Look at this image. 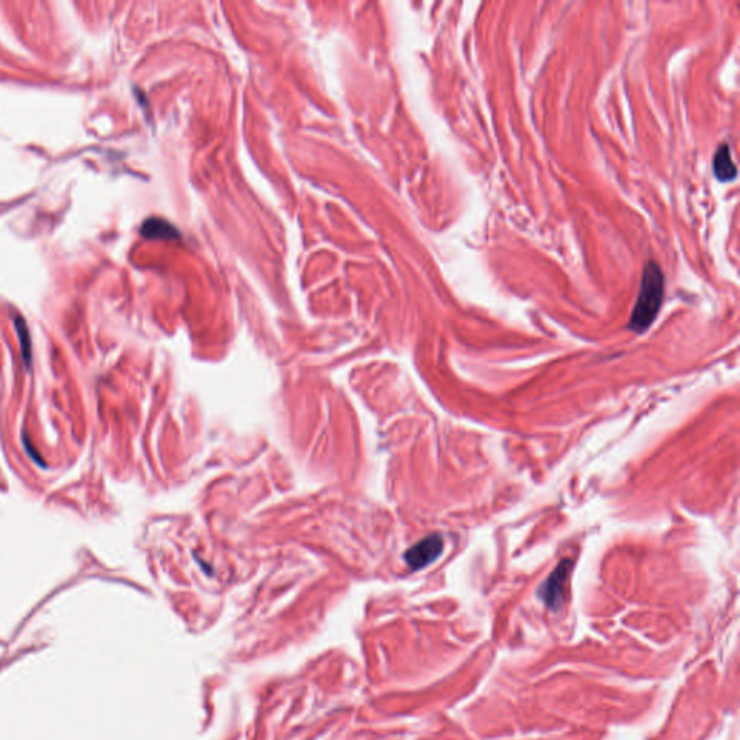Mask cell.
Wrapping results in <instances>:
<instances>
[{
    "mask_svg": "<svg viewBox=\"0 0 740 740\" xmlns=\"http://www.w3.org/2000/svg\"><path fill=\"white\" fill-rule=\"evenodd\" d=\"M665 281L661 267L655 260H649L640 279L639 294L629 320V330L644 333L655 321L664 300Z\"/></svg>",
    "mask_w": 740,
    "mask_h": 740,
    "instance_id": "cell-1",
    "label": "cell"
},
{
    "mask_svg": "<svg viewBox=\"0 0 740 740\" xmlns=\"http://www.w3.org/2000/svg\"><path fill=\"white\" fill-rule=\"evenodd\" d=\"M442 547L444 542L441 535H428L406 551L405 561L413 570H421L437 560L442 552Z\"/></svg>",
    "mask_w": 740,
    "mask_h": 740,
    "instance_id": "cell-2",
    "label": "cell"
},
{
    "mask_svg": "<svg viewBox=\"0 0 740 740\" xmlns=\"http://www.w3.org/2000/svg\"><path fill=\"white\" fill-rule=\"evenodd\" d=\"M571 568H572L571 560H563L551 572L547 581L539 588L541 599L545 602L547 606L552 607V609H557L564 599V586H566V581L568 579Z\"/></svg>",
    "mask_w": 740,
    "mask_h": 740,
    "instance_id": "cell-3",
    "label": "cell"
},
{
    "mask_svg": "<svg viewBox=\"0 0 740 740\" xmlns=\"http://www.w3.org/2000/svg\"><path fill=\"white\" fill-rule=\"evenodd\" d=\"M713 171L720 183H730L737 177V168L732 159V150L728 142H723L713 156Z\"/></svg>",
    "mask_w": 740,
    "mask_h": 740,
    "instance_id": "cell-4",
    "label": "cell"
},
{
    "mask_svg": "<svg viewBox=\"0 0 740 740\" xmlns=\"http://www.w3.org/2000/svg\"><path fill=\"white\" fill-rule=\"evenodd\" d=\"M141 233L150 239H172L177 237V230L161 219L146 220L141 228Z\"/></svg>",
    "mask_w": 740,
    "mask_h": 740,
    "instance_id": "cell-5",
    "label": "cell"
},
{
    "mask_svg": "<svg viewBox=\"0 0 740 740\" xmlns=\"http://www.w3.org/2000/svg\"><path fill=\"white\" fill-rule=\"evenodd\" d=\"M15 327H16V332H18V336H19L22 357L25 359V363L29 368L30 360H32V356H30L32 346H30V336H29V332H28L26 323L19 316H16L15 317Z\"/></svg>",
    "mask_w": 740,
    "mask_h": 740,
    "instance_id": "cell-6",
    "label": "cell"
}]
</instances>
